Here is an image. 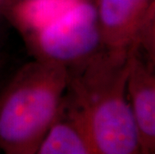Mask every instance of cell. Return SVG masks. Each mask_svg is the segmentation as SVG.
I'll return each mask as SVG.
<instances>
[{"mask_svg": "<svg viewBox=\"0 0 155 154\" xmlns=\"http://www.w3.org/2000/svg\"><path fill=\"white\" fill-rule=\"evenodd\" d=\"M103 48L68 69L63 106L83 129L93 154H139L138 131L127 95L131 56Z\"/></svg>", "mask_w": 155, "mask_h": 154, "instance_id": "cell-1", "label": "cell"}, {"mask_svg": "<svg viewBox=\"0 0 155 154\" xmlns=\"http://www.w3.org/2000/svg\"><path fill=\"white\" fill-rule=\"evenodd\" d=\"M68 86V69L41 59L25 65L0 95V148L34 154L57 117Z\"/></svg>", "mask_w": 155, "mask_h": 154, "instance_id": "cell-2", "label": "cell"}, {"mask_svg": "<svg viewBox=\"0 0 155 154\" xmlns=\"http://www.w3.org/2000/svg\"><path fill=\"white\" fill-rule=\"evenodd\" d=\"M38 59L70 68L104 48L95 4L76 0L65 10L30 33Z\"/></svg>", "mask_w": 155, "mask_h": 154, "instance_id": "cell-3", "label": "cell"}, {"mask_svg": "<svg viewBox=\"0 0 155 154\" xmlns=\"http://www.w3.org/2000/svg\"><path fill=\"white\" fill-rule=\"evenodd\" d=\"M133 44L127 95L138 131L141 153L155 154V68L148 66Z\"/></svg>", "mask_w": 155, "mask_h": 154, "instance_id": "cell-4", "label": "cell"}, {"mask_svg": "<svg viewBox=\"0 0 155 154\" xmlns=\"http://www.w3.org/2000/svg\"><path fill=\"white\" fill-rule=\"evenodd\" d=\"M151 2L152 0H96L94 4L104 48L129 50Z\"/></svg>", "mask_w": 155, "mask_h": 154, "instance_id": "cell-5", "label": "cell"}, {"mask_svg": "<svg viewBox=\"0 0 155 154\" xmlns=\"http://www.w3.org/2000/svg\"><path fill=\"white\" fill-rule=\"evenodd\" d=\"M36 153L93 154L83 129L63 106V103Z\"/></svg>", "mask_w": 155, "mask_h": 154, "instance_id": "cell-6", "label": "cell"}, {"mask_svg": "<svg viewBox=\"0 0 155 154\" xmlns=\"http://www.w3.org/2000/svg\"><path fill=\"white\" fill-rule=\"evenodd\" d=\"M76 0H23L15 17L21 27L32 33L69 7Z\"/></svg>", "mask_w": 155, "mask_h": 154, "instance_id": "cell-7", "label": "cell"}, {"mask_svg": "<svg viewBox=\"0 0 155 154\" xmlns=\"http://www.w3.org/2000/svg\"><path fill=\"white\" fill-rule=\"evenodd\" d=\"M134 43L141 58L148 66L155 68V0L147 9Z\"/></svg>", "mask_w": 155, "mask_h": 154, "instance_id": "cell-8", "label": "cell"}]
</instances>
